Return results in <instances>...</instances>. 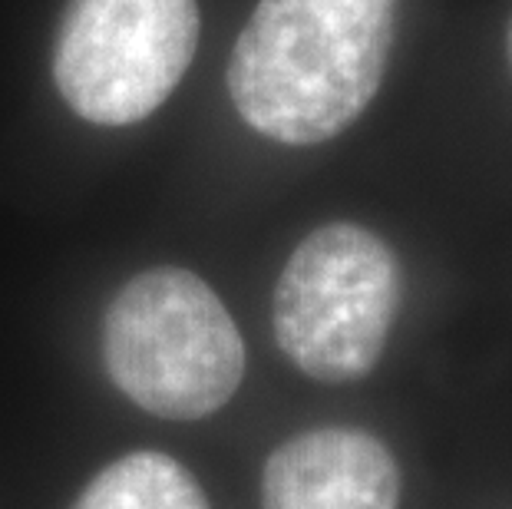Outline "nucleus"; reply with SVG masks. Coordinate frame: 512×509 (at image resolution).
Masks as SVG:
<instances>
[{"label":"nucleus","instance_id":"obj_1","mask_svg":"<svg viewBox=\"0 0 512 509\" xmlns=\"http://www.w3.org/2000/svg\"><path fill=\"white\" fill-rule=\"evenodd\" d=\"M397 0H258L228 60V93L255 133L318 146L361 116L384 80Z\"/></svg>","mask_w":512,"mask_h":509},{"label":"nucleus","instance_id":"obj_5","mask_svg":"<svg viewBox=\"0 0 512 509\" xmlns=\"http://www.w3.org/2000/svg\"><path fill=\"white\" fill-rule=\"evenodd\" d=\"M265 509H397L400 467L374 433L321 427L271 453L261 476Z\"/></svg>","mask_w":512,"mask_h":509},{"label":"nucleus","instance_id":"obj_6","mask_svg":"<svg viewBox=\"0 0 512 509\" xmlns=\"http://www.w3.org/2000/svg\"><path fill=\"white\" fill-rule=\"evenodd\" d=\"M73 509H209V500L169 453L136 450L96 473Z\"/></svg>","mask_w":512,"mask_h":509},{"label":"nucleus","instance_id":"obj_7","mask_svg":"<svg viewBox=\"0 0 512 509\" xmlns=\"http://www.w3.org/2000/svg\"><path fill=\"white\" fill-rule=\"evenodd\" d=\"M506 57H509V67H512V14H509V27H506Z\"/></svg>","mask_w":512,"mask_h":509},{"label":"nucleus","instance_id":"obj_4","mask_svg":"<svg viewBox=\"0 0 512 509\" xmlns=\"http://www.w3.org/2000/svg\"><path fill=\"white\" fill-rule=\"evenodd\" d=\"M195 43V0H70L53 43V83L76 116L129 126L169 100Z\"/></svg>","mask_w":512,"mask_h":509},{"label":"nucleus","instance_id":"obj_2","mask_svg":"<svg viewBox=\"0 0 512 509\" xmlns=\"http://www.w3.org/2000/svg\"><path fill=\"white\" fill-rule=\"evenodd\" d=\"M103 361L119 391L149 414L202 420L242 384L245 344L199 275L149 268L106 308Z\"/></svg>","mask_w":512,"mask_h":509},{"label":"nucleus","instance_id":"obj_3","mask_svg":"<svg viewBox=\"0 0 512 509\" xmlns=\"http://www.w3.org/2000/svg\"><path fill=\"white\" fill-rule=\"evenodd\" d=\"M400 308V262L384 238L354 222L314 229L275 285V338L301 374L347 384L384 354Z\"/></svg>","mask_w":512,"mask_h":509}]
</instances>
